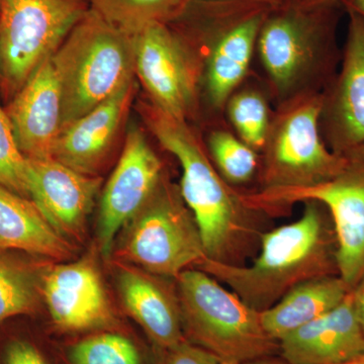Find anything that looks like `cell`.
<instances>
[{"label": "cell", "instance_id": "obj_1", "mask_svg": "<svg viewBox=\"0 0 364 364\" xmlns=\"http://www.w3.org/2000/svg\"><path fill=\"white\" fill-rule=\"evenodd\" d=\"M296 221L260 235L259 255L249 267L208 259L198 269L226 284L246 304L263 312L306 280L336 269L325 208L308 200Z\"/></svg>", "mask_w": 364, "mask_h": 364}, {"label": "cell", "instance_id": "obj_2", "mask_svg": "<svg viewBox=\"0 0 364 364\" xmlns=\"http://www.w3.org/2000/svg\"><path fill=\"white\" fill-rule=\"evenodd\" d=\"M141 116L151 133L181 166L179 191L195 217L208 259L235 262L252 232L251 210L210 163L186 119L141 102Z\"/></svg>", "mask_w": 364, "mask_h": 364}, {"label": "cell", "instance_id": "obj_3", "mask_svg": "<svg viewBox=\"0 0 364 364\" xmlns=\"http://www.w3.org/2000/svg\"><path fill=\"white\" fill-rule=\"evenodd\" d=\"M51 58L61 91L60 131L135 80L134 35L91 9Z\"/></svg>", "mask_w": 364, "mask_h": 364}, {"label": "cell", "instance_id": "obj_4", "mask_svg": "<svg viewBox=\"0 0 364 364\" xmlns=\"http://www.w3.org/2000/svg\"><path fill=\"white\" fill-rule=\"evenodd\" d=\"M176 284L186 341L233 364L279 352V342L261 324L260 312L212 275L191 268Z\"/></svg>", "mask_w": 364, "mask_h": 364}, {"label": "cell", "instance_id": "obj_5", "mask_svg": "<svg viewBox=\"0 0 364 364\" xmlns=\"http://www.w3.org/2000/svg\"><path fill=\"white\" fill-rule=\"evenodd\" d=\"M116 249L121 262L176 279L184 270L208 259L202 235L178 186L164 178L123 228Z\"/></svg>", "mask_w": 364, "mask_h": 364}, {"label": "cell", "instance_id": "obj_6", "mask_svg": "<svg viewBox=\"0 0 364 364\" xmlns=\"http://www.w3.org/2000/svg\"><path fill=\"white\" fill-rule=\"evenodd\" d=\"M264 146L262 188H306L336 176L347 157L326 145L321 131L324 93L305 91L282 104Z\"/></svg>", "mask_w": 364, "mask_h": 364}, {"label": "cell", "instance_id": "obj_7", "mask_svg": "<svg viewBox=\"0 0 364 364\" xmlns=\"http://www.w3.org/2000/svg\"><path fill=\"white\" fill-rule=\"evenodd\" d=\"M90 9V0H0V95L6 104Z\"/></svg>", "mask_w": 364, "mask_h": 364}, {"label": "cell", "instance_id": "obj_8", "mask_svg": "<svg viewBox=\"0 0 364 364\" xmlns=\"http://www.w3.org/2000/svg\"><path fill=\"white\" fill-rule=\"evenodd\" d=\"M341 172L306 188L261 189L242 195L252 210H277L308 200L320 203L331 217L337 272L351 289L364 279V151L347 155Z\"/></svg>", "mask_w": 364, "mask_h": 364}, {"label": "cell", "instance_id": "obj_9", "mask_svg": "<svg viewBox=\"0 0 364 364\" xmlns=\"http://www.w3.org/2000/svg\"><path fill=\"white\" fill-rule=\"evenodd\" d=\"M318 11H289L265 18L257 48L275 95L282 102L305 92L308 81L333 58L327 28Z\"/></svg>", "mask_w": 364, "mask_h": 364}, {"label": "cell", "instance_id": "obj_10", "mask_svg": "<svg viewBox=\"0 0 364 364\" xmlns=\"http://www.w3.org/2000/svg\"><path fill=\"white\" fill-rule=\"evenodd\" d=\"M135 74L158 109L186 119L196 104L198 72L186 43L167 23H152L134 35Z\"/></svg>", "mask_w": 364, "mask_h": 364}, {"label": "cell", "instance_id": "obj_11", "mask_svg": "<svg viewBox=\"0 0 364 364\" xmlns=\"http://www.w3.org/2000/svg\"><path fill=\"white\" fill-rule=\"evenodd\" d=\"M162 178L161 160L143 132L132 129L100 198L97 239L104 255L111 253L119 232L149 200Z\"/></svg>", "mask_w": 364, "mask_h": 364}, {"label": "cell", "instance_id": "obj_12", "mask_svg": "<svg viewBox=\"0 0 364 364\" xmlns=\"http://www.w3.org/2000/svg\"><path fill=\"white\" fill-rule=\"evenodd\" d=\"M347 11L341 69L324 93L321 116L328 147L342 156L364 151V18Z\"/></svg>", "mask_w": 364, "mask_h": 364}, {"label": "cell", "instance_id": "obj_13", "mask_svg": "<svg viewBox=\"0 0 364 364\" xmlns=\"http://www.w3.org/2000/svg\"><path fill=\"white\" fill-rule=\"evenodd\" d=\"M42 294L53 322L64 331L114 325V313L92 255L46 270Z\"/></svg>", "mask_w": 364, "mask_h": 364}, {"label": "cell", "instance_id": "obj_14", "mask_svg": "<svg viewBox=\"0 0 364 364\" xmlns=\"http://www.w3.org/2000/svg\"><path fill=\"white\" fill-rule=\"evenodd\" d=\"M26 160L30 200L62 236L80 239L102 179L79 173L53 158Z\"/></svg>", "mask_w": 364, "mask_h": 364}, {"label": "cell", "instance_id": "obj_15", "mask_svg": "<svg viewBox=\"0 0 364 364\" xmlns=\"http://www.w3.org/2000/svg\"><path fill=\"white\" fill-rule=\"evenodd\" d=\"M135 91L134 80L60 131L53 147V159L79 173L95 176L121 135Z\"/></svg>", "mask_w": 364, "mask_h": 364}, {"label": "cell", "instance_id": "obj_16", "mask_svg": "<svg viewBox=\"0 0 364 364\" xmlns=\"http://www.w3.org/2000/svg\"><path fill=\"white\" fill-rule=\"evenodd\" d=\"M4 109L25 157L52 158L61 123V91L51 57L33 72Z\"/></svg>", "mask_w": 364, "mask_h": 364}, {"label": "cell", "instance_id": "obj_17", "mask_svg": "<svg viewBox=\"0 0 364 364\" xmlns=\"http://www.w3.org/2000/svg\"><path fill=\"white\" fill-rule=\"evenodd\" d=\"M289 364H345L364 355V331L352 291L340 305L280 340Z\"/></svg>", "mask_w": 364, "mask_h": 364}, {"label": "cell", "instance_id": "obj_18", "mask_svg": "<svg viewBox=\"0 0 364 364\" xmlns=\"http://www.w3.org/2000/svg\"><path fill=\"white\" fill-rule=\"evenodd\" d=\"M169 279L124 265L117 275L127 312L163 352L186 341L176 284Z\"/></svg>", "mask_w": 364, "mask_h": 364}, {"label": "cell", "instance_id": "obj_19", "mask_svg": "<svg viewBox=\"0 0 364 364\" xmlns=\"http://www.w3.org/2000/svg\"><path fill=\"white\" fill-rule=\"evenodd\" d=\"M265 14H249L227 26L215 37L205 62V86L208 102L223 109L247 74Z\"/></svg>", "mask_w": 364, "mask_h": 364}, {"label": "cell", "instance_id": "obj_20", "mask_svg": "<svg viewBox=\"0 0 364 364\" xmlns=\"http://www.w3.org/2000/svg\"><path fill=\"white\" fill-rule=\"evenodd\" d=\"M0 250L48 259L70 257V242L48 222L30 198L0 186Z\"/></svg>", "mask_w": 364, "mask_h": 364}, {"label": "cell", "instance_id": "obj_21", "mask_svg": "<svg viewBox=\"0 0 364 364\" xmlns=\"http://www.w3.org/2000/svg\"><path fill=\"white\" fill-rule=\"evenodd\" d=\"M351 291L339 275L306 280L284 294L272 308L260 312L261 324L272 339L279 342L336 308Z\"/></svg>", "mask_w": 364, "mask_h": 364}, {"label": "cell", "instance_id": "obj_22", "mask_svg": "<svg viewBox=\"0 0 364 364\" xmlns=\"http://www.w3.org/2000/svg\"><path fill=\"white\" fill-rule=\"evenodd\" d=\"M16 251L0 250V322L39 310L46 270Z\"/></svg>", "mask_w": 364, "mask_h": 364}, {"label": "cell", "instance_id": "obj_23", "mask_svg": "<svg viewBox=\"0 0 364 364\" xmlns=\"http://www.w3.org/2000/svg\"><path fill=\"white\" fill-rule=\"evenodd\" d=\"M188 0H90V9L124 32L135 35L152 23L181 16Z\"/></svg>", "mask_w": 364, "mask_h": 364}, {"label": "cell", "instance_id": "obj_24", "mask_svg": "<svg viewBox=\"0 0 364 364\" xmlns=\"http://www.w3.org/2000/svg\"><path fill=\"white\" fill-rule=\"evenodd\" d=\"M225 107L239 138L255 151L262 149L272 123L265 97L248 88L234 92Z\"/></svg>", "mask_w": 364, "mask_h": 364}, {"label": "cell", "instance_id": "obj_25", "mask_svg": "<svg viewBox=\"0 0 364 364\" xmlns=\"http://www.w3.org/2000/svg\"><path fill=\"white\" fill-rule=\"evenodd\" d=\"M208 149L220 176L231 184L250 181L257 169L256 151L226 131H215L208 136Z\"/></svg>", "mask_w": 364, "mask_h": 364}, {"label": "cell", "instance_id": "obj_26", "mask_svg": "<svg viewBox=\"0 0 364 364\" xmlns=\"http://www.w3.org/2000/svg\"><path fill=\"white\" fill-rule=\"evenodd\" d=\"M72 364H142V355L130 339L117 333H100L71 347Z\"/></svg>", "mask_w": 364, "mask_h": 364}, {"label": "cell", "instance_id": "obj_27", "mask_svg": "<svg viewBox=\"0 0 364 364\" xmlns=\"http://www.w3.org/2000/svg\"><path fill=\"white\" fill-rule=\"evenodd\" d=\"M0 186L30 198L28 160L21 153L4 107L0 105Z\"/></svg>", "mask_w": 364, "mask_h": 364}, {"label": "cell", "instance_id": "obj_28", "mask_svg": "<svg viewBox=\"0 0 364 364\" xmlns=\"http://www.w3.org/2000/svg\"><path fill=\"white\" fill-rule=\"evenodd\" d=\"M163 364H233L226 363L202 347L183 341L165 351Z\"/></svg>", "mask_w": 364, "mask_h": 364}, {"label": "cell", "instance_id": "obj_29", "mask_svg": "<svg viewBox=\"0 0 364 364\" xmlns=\"http://www.w3.org/2000/svg\"><path fill=\"white\" fill-rule=\"evenodd\" d=\"M4 364H48L39 349L26 340L16 339L7 345Z\"/></svg>", "mask_w": 364, "mask_h": 364}, {"label": "cell", "instance_id": "obj_30", "mask_svg": "<svg viewBox=\"0 0 364 364\" xmlns=\"http://www.w3.org/2000/svg\"><path fill=\"white\" fill-rule=\"evenodd\" d=\"M352 296L356 315L364 331V279L359 282L355 289H352Z\"/></svg>", "mask_w": 364, "mask_h": 364}, {"label": "cell", "instance_id": "obj_31", "mask_svg": "<svg viewBox=\"0 0 364 364\" xmlns=\"http://www.w3.org/2000/svg\"><path fill=\"white\" fill-rule=\"evenodd\" d=\"M338 0H298L296 7L301 11H313L318 9H324L326 7L332 6Z\"/></svg>", "mask_w": 364, "mask_h": 364}, {"label": "cell", "instance_id": "obj_32", "mask_svg": "<svg viewBox=\"0 0 364 364\" xmlns=\"http://www.w3.org/2000/svg\"><path fill=\"white\" fill-rule=\"evenodd\" d=\"M240 364H289L286 359L275 355L263 356V358L253 359V360L245 361Z\"/></svg>", "mask_w": 364, "mask_h": 364}, {"label": "cell", "instance_id": "obj_33", "mask_svg": "<svg viewBox=\"0 0 364 364\" xmlns=\"http://www.w3.org/2000/svg\"><path fill=\"white\" fill-rule=\"evenodd\" d=\"M346 9H351L364 18V0H342Z\"/></svg>", "mask_w": 364, "mask_h": 364}, {"label": "cell", "instance_id": "obj_34", "mask_svg": "<svg viewBox=\"0 0 364 364\" xmlns=\"http://www.w3.org/2000/svg\"><path fill=\"white\" fill-rule=\"evenodd\" d=\"M345 364H364V355L360 356V358L354 359V360L350 361V363H347Z\"/></svg>", "mask_w": 364, "mask_h": 364}, {"label": "cell", "instance_id": "obj_35", "mask_svg": "<svg viewBox=\"0 0 364 364\" xmlns=\"http://www.w3.org/2000/svg\"><path fill=\"white\" fill-rule=\"evenodd\" d=\"M0 93H1V74H0ZM1 97V95H0Z\"/></svg>", "mask_w": 364, "mask_h": 364}]
</instances>
